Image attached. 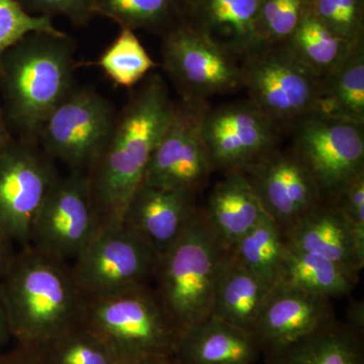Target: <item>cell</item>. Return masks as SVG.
Segmentation results:
<instances>
[{
    "instance_id": "cell-29",
    "label": "cell",
    "mask_w": 364,
    "mask_h": 364,
    "mask_svg": "<svg viewBox=\"0 0 364 364\" xmlns=\"http://www.w3.org/2000/svg\"><path fill=\"white\" fill-rule=\"evenodd\" d=\"M46 364H121L116 352L81 318L38 347Z\"/></svg>"
},
{
    "instance_id": "cell-23",
    "label": "cell",
    "mask_w": 364,
    "mask_h": 364,
    "mask_svg": "<svg viewBox=\"0 0 364 364\" xmlns=\"http://www.w3.org/2000/svg\"><path fill=\"white\" fill-rule=\"evenodd\" d=\"M272 287L232 254L218 282L210 316L253 332Z\"/></svg>"
},
{
    "instance_id": "cell-11",
    "label": "cell",
    "mask_w": 364,
    "mask_h": 364,
    "mask_svg": "<svg viewBox=\"0 0 364 364\" xmlns=\"http://www.w3.org/2000/svg\"><path fill=\"white\" fill-rule=\"evenodd\" d=\"M102 228L87 176L57 177L36 215L30 245L56 259L73 261Z\"/></svg>"
},
{
    "instance_id": "cell-13",
    "label": "cell",
    "mask_w": 364,
    "mask_h": 364,
    "mask_svg": "<svg viewBox=\"0 0 364 364\" xmlns=\"http://www.w3.org/2000/svg\"><path fill=\"white\" fill-rule=\"evenodd\" d=\"M59 174L53 159L28 141L0 150V226L20 247L30 245L36 215Z\"/></svg>"
},
{
    "instance_id": "cell-4",
    "label": "cell",
    "mask_w": 364,
    "mask_h": 364,
    "mask_svg": "<svg viewBox=\"0 0 364 364\" xmlns=\"http://www.w3.org/2000/svg\"><path fill=\"white\" fill-rule=\"evenodd\" d=\"M231 255L200 207L181 238L158 258L152 287L181 331L212 315L218 282Z\"/></svg>"
},
{
    "instance_id": "cell-18",
    "label": "cell",
    "mask_w": 364,
    "mask_h": 364,
    "mask_svg": "<svg viewBox=\"0 0 364 364\" xmlns=\"http://www.w3.org/2000/svg\"><path fill=\"white\" fill-rule=\"evenodd\" d=\"M289 247L317 254L337 263L358 277L364 253L344 215L329 200H323L284 231Z\"/></svg>"
},
{
    "instance_id": "cell-26",
    "label": "cell",
    "mask_w": 364,
    "mask_h": 364,
    "mask_svg": "<svg viewBox=\"0 0 364 364\" xmlns=\"http://www.w3.org/2000/svg\"><path fill=\"white\" fill-rule=\"evenodd\" d=\"M359 44H352L333 33L311 9L284 43L299 62L321 78L336 69Z\"/></svg>"
},
{
    "instance_id": "cell-1",
    "label": "cell",
    "mask_w": 364,
    "mask_h": 364,
    "mask_svg": "<svg viewBox=\"0 0 364 364\" xmlns=\"http://www.w3.org/2000/svg\"><path fill=\"white\" fill-rule=\"evenodd\" d=\"M174 105L161 74L152 73L117 114L109 140L86 174L102 226L122 223Z\"/></svg>"
},
{
    "instance_id": "cell-30",
    "label": "cell",
    "mask_w": 364,
    "mask_h": 364,
    "mask_svg": "<svg viewBox=\"0 0 364 364\" xmlns=\"http://www.w3.org/2000/svg\"><path fill=\"white\" fill-rule=\"evenodd\" d=\"M97 65L114 85L134 88L157 67L135 31L121 28L114 42L102 53Z\"/></svg>"
},
{
    "instance_id": "cell-41",
    "label": "cell",
    "mask_w": 364,
    "mask_h": 364,
    "mask_svg": "<svg viewBox=\"0 0 364 364\" xmlns=\"http://www.w3.org/2000/svg\"><path fill=\"white\" fill-rule=\"evenodd\" d=\"M121 364H176L173 358H151L126 361Z\"/></svg>"
},
{
    "instance_id": "cell-33",
    "label": "cell",
    "mask_w": 364,
    "mask_h": 364,
    "mask_svg": "<svg viewBox=\"0 0 364 364\" xmlns=\"http://www.w3.org/2000/svg\"><path fill=\"white\" fill-rule=\"evenodd\" d=\"M32 33H62L52 18L28 13L16 0H0V57Z\"/></svg>"
},
{
    "instance_id": "cell-40",
    "label": "cell",
    "mask_w": 364,
    "mask_h": 364,
    "mask_svg": "<svg viewBox=\"0 0 364 364\" xmlns=\"http://www.w3.org/2000/svg\"><path fill=\"white\" fill-rule=\"evenodd\" d=\"M14 140L11 133H9V126H7V119L4 114V107L0 105V150Z\"/></svg>"
},
{
    "instance_id": "cell-39",
    "label": "cell",
    "mask_w": 364,
    "mask_h": 364,
    "mask_svg": "<svg viewBox=\"0 0 364 364\" xmlns=\"http://www.w3.org/2000/svg\"><path fill=\"white\" fill-rule=\"evenodd\" d=\"M347 323L355 329L359 330V331H364V306L363 301H358V303L354 304L349 308Z\"/></svg>"
},
{
    "instance_id": "cell-34",
    "label": "cell",
    "mask_w": 364,
    "mask_h": 364,
    "mask_svg": "<svg viewBox=\"0 0 364 364\" xmlns=\"http://www.w3.org/2000/svg\"><path fill=\"white\" fill-rule=\"evenodd\" d=\"M329 202L346 218L359 250L364 253V172L345 186Z\"/></svg>"
},
{
    "instance_id": "cell-24",
    "label": "cell",
    "mask_w": 364,
    "mask_h": 364,
    "mask_svg": "<svg viewBox=\"0 0 364 364\" xmlns=\"http://www.w3.org/2000/svg\"><path fill=\"white\" fill-rule=\"evenodd\" d=\"M358 279L337 263L287 244L277 282L331 299L350 294Z\"/></svg>"
},
{
    "instance_id": "cell-38",
    "label": "cell",
    "mask_w": 364,
    "mask_h": 364,
    "mask_svg": "<svg viewBox=\"0 0 364 364\" xmlns=\"http://www.w3.org/2000/svg\"><path fill=\"white\" fill-rule=\"evenodd\" d=\"M14 342L11 336V328H9V318H7L6 308H4V299L0 291V352L9 348V345Z\"/></svg>"
},
{
    "instance_id": "cell-16",
    "label": "cell",
    "mask_w": 364,
    "mask_h": 364,
    "mask_svg": "<svg viewBox=\"0 0 364 364\" xmlns=\"http://www.w3.org/2000/svg\"><path fill=\"white\" fill-rule=\"evenodd\" d=\"M336 318L330 299L275 284L253 333L262 354L305 338Z\"/></svg>"
},
{
    "instance_id": "cell-36",
    "label": "cell",
    "mask_w": 364,
    "mask_h": 364,
    "mask_svg": "<svg viewBox=\"0 0 364 364\" xmlns=\"http://www.w3.org/2000/svg\"><path fill=\"white\" fill-rule=\"evenodd\" d=\"M0 364H46L38 347L14 343L0 352Z\"/></svg>"
},
{
    "instance_id": "cell-8",
    "label": "cell",
    "mask_w": 364,
    "mask_h": 364,
    "mask_svg": "<svg viewBox=\"0 0 364 364\" xmlns=\"http://www.w3.org/2000/svg\"><path fill=\"white\" fill-rule=\"evenodd\" d=\"M117 114L92 88H74L38 132L43 151L70 171L87 174L111 136Z\"/></svg>"
},
{
    "instance_id": "cell-37",
    "label": "cell",
    "mask_w": 364,
    "mask_h": 364,
    "mask_svg": "<svg viewBox=\"0 0 364 364\" xmlns=\"http://www.w3.org/2000/svg\"><path fill=\"white\" fill-rule=\"evenodd\" d=\"M13 239L11 238L6 230L0 226V279L6 274L11 261L14 259L16 250L14 249Z\"/></svg>"
},
{
    "instance_id": "cell-6",
    "label": "cell",
    "mask_w": 364,
    "mask_h": 364,
    "mask_svg": "<svg viewBox=\"0 0 364 364\" xmlns=\"http://www.w3.org/2000/svg\"><path fill=\"white\" fill-rule=\"evenodd\" d=\"M242 88L248 100L289 126L317 109L322 78L306 68L286 45L260 44L240 59Z\"/></svg>"
},
{
    "instance_id": "cell-17",
    "label": "cell",
    "mask_w": 364,
    "mask_h": 364,
    "mask_svg": "<svg viewBox=\"0 0 364 364\" xmlns=\"http://www.w3.org/2000/svg\"><path fill=\"white\" fill-rule=\"evenodd\" d=\"M198 208L193 193L155 188L142 182L127 205L122 223L159 258L181 238Z\"/></svg>"
},
{
    "instance_id": "cell-3",
    "label": "cell",
    "mask_w": 364,
    "mask_h": 364,
    "mask_svg": "<svg viewBox=\"0 0 364 364\" xmlns=\"http://www.w3.org/2000/svg\"><path fill=\"white\" fill-rule=\"evenodd\" d=\"M73 40L32 33L0 57V91L7 123L38 135L53 109L74 90Z\"/></svg>"
},
{
    "instance_id": "cell-19",
    "label": "cell",
    "mask_w": 364,
    "mask_h": 364,
    "mask_svg": "<svg viewBox=\"0 0 364 364\" xmlns=\"http://www.w3.org/2000/svg\"><path fill=\"white\" fill-rule=\"evenodd\" d=\"M261 0H186L182 23L240 60L260 45Z\"/></svg>"
},
{
    "instance_id": "cell-28",
    "label": "cell",
    "mask_w": 364,
    "mask_h": 364,
    "mask_svg": "<svg viewBox=\"0 0 364 364\" xmlns=\"http://www.w3.org/2000/svg\"><path fill=\"white\" fill-rule=\"evenodd\" d=\"M286 245L284 231L265 215L231 250L235 259L269 286H274L279 280Z\"/></svg>"
},
{
    "instance_id": "cell-12",
    "label": "cell",
    "mask_w": 364,
    "mask_h": 364,
    "mask_svg": "<svg viewBox=\"0 0 364 364\" xmlns=\"http://www.w3.org/2000/svg\"><path fill=\"white\" fill-rule=\"evenodd\" d=\"M163 68L181 100L208 102L242 90L240 60L186 23L162 36Z\"/></svg>"
},
{
    "instance_id": "cell-25",
    "label": "cell",
    "mask_w": 364,
    "mask_h": 364,
    "mask_svg": "<svg viewBox=\"0 0 364 364\" xmlns=\"http://www.w3.org/2000/svg\"><path fill=\"white\" fill-rule=\"evenodd\" d=\"M317 114L364 124V43L322 78Z\"/></svg>"
},
{
    "instance_id": "cell-10",
    "label": "cell",
    "mask_w": 364,
    "mask_h": 364,
    "mask_svg": "<svg viewBox=\"0 0 364 364\" xmlns=\"http://www.w3.org/2000/svg\"><path fill=\"white\" fill-rule=\"evenodd\" d=\"M208 102H176L148 163L143 183L198 196L215 171L203 134Z\"/></svg>"
},
{
    "instance_id": "cell-27",
    "label": "cell",
    "mask_w": 364,
    "mask_h": 364,
    "mask_svg": "<svg viewBox=\"0 0 364 364\" xmlns=\"http://www.w3.org/2000/svg\"><path fill=\"white\" fill-rule=\"evenodd\" d=\"M95 16L111 18L121 28L165 35L181 25L186 0H92Z\"/></svg>"
},
{
    "instance_id": "cell-9",
    "label": "cell",
    "mask_w": 364,
    "mask_h": 364,
    "mask_svg": "<svg viewBox=\"0 0 364 364\" xmlns=\"http://www.w3.org/2000/svg\"><path fill=\"white\" fill-rule=\"evenodd\" d=\"M293 149L325 200L364 172V124L311 112L294 123Z\"/></svg>"
},
{
    "instance_id": "cell-5",
    "label": "cell",
    "mask_w": 364,
    "mask_h": 364,
    "mask_svg": "<svg viewBox=\"0 0 364 364\" xmlns=\"http://www.w3.org/2000/svg\"><path fill=\"white\" fill-rule=\"evenodd\" d=\"M82 321L109 344L121 363L173 358L181 335L151 284L87 299Z\"/></svg>"
},
{
    "instance_id": "cell-22",
    "label": "cell",
    "mask_w": 364,
    "mask_h": 364,
    "mask_svg": "<svg viewBox=\"0 0 364 364\" xmlns=\"http://www.w3.org/2000/svg\"><path fill=\"white\" fill-rule=\"evenodd\" d=\"M263 354L265 364H364L363 332L335 318L305 338Z\"/></svg>"
},
{
    "instance_id": "cell-14",
    "label": "cell",
    "mask_w": 364,
    "mask_h": 364,
    "mask_svg": "<svg viewBox=\"0 0 364 364\" xmlns=\"http://www.w3.org/2000/svg\"><path fill=\"white\" fill-rule=\"evenodd\" d=\"M282 127L250 100L208 107L203 134L215 170L225 174L245 171L279 147Z\"/></svg>"
},
{
    "instance_id": "cell-15",
    "label": "cell",
    "mask_w": 364,
    "mask_h": 364,
    "mask_svg": "<svg viewBox=\"0 0 364 364\" xmlns=\"http://www.w3.org/2000/svg\"><path fill=\"white\" fill-rule=\"evenodd\" d=\"M242 173L282 231L324 200L317 181L291 148H275Z\"/></svg>"
},
{
    "instance_id": "cell-32",
    "label": "cell",
    "mask_w": 364,
    "mask_h": 364,
    "mask_svg": "<svg viewBox=\"0 0 364 364\" xmlns=\"http://www.w3.org/2000/svg\"><path fill=\"white\" fill-rule=\"evenodd\" d=\"M311 11L342 39L364 42V0H312Z\"/></svg>"
},
{
    "instance_id": "cell-35",
    "label": "cell",
    "mask_w": 364,
    "mask_h": 364,
    "mask_svg": "<svg viewBox=\"0 0 364 364\" xmlns=\"http://www.w3.org/2000/svg\"><path fill=\"white\" fill-rule=\"evenodd\" d=\"M28 13L63 16L74 26H85L95 14L92 0H16Z\"/></svg>"
},
{
    "instance_id": "cell-20",
    "label": "cell",
    "mask_w": 364,
    "mask_h": 364,
    "mask_svg": "<svg viewBox=\"0 0 364 364\" xmlns=\"http://www.w3.org/2000/svg\"><path fill=\"white\" fill-rule=\"evenodd\" d=\"M262 355L252 331L210 316L182 330L176 364H256Z\"/></svg>"
},
{
    "instance_id": "cell-2",
    "label": "cell",
    "mask_w": 364,
    "mask_h": 364,
    "mask_svg": "<svg viewBox=\"0 0 364 364\" xmlns=\"http://www.w3.org/2000/svg\"><path fill=\"white\" fill-rule=\"evenodd\" d=\"M14 343L40 347L82 318L85 299L70 264L28 245L0 279Z\"/></svg>"
},
{
    "instance_id": "cell-7",
    "label": "cell",
    "mask_w": 364,
    "mask_h": 364,
    "mask_svg": "<svg viewBox=\"0 0 364 364\" xmlns=\"http://www.w3.org/2000/svg\"><path fill=\"white\" fill-rule=\"evenodd\" d=\"M158 255L124 223L105 225L70 264L87 299L105 298L152 282Z\"/></svg>"
},
{
    "instance_id": "cell-21",
    "label": "cell",
    "mask_w": 364,
    "mask_h": 364,
    "mask_svg": "<svg viewBox=\"0 0 364 364\" xmlns=\"http://www.w3.org/2000/svg\"><path fill=\"white\" fill-rule=\"evenodd\" d=\"M203 208L210 227L229 248L267 215L240 172L225 174L215 183Z\"/></svg>"
},
{
    "instance_id": "cell-31",
    "label": "cell",
    "mask_w": 364,
    "mask_h": 364,
    "mask_svg": "<svg viewBox=\"0 0 364 364\" xmlns=\"http://www.w3.org/2000/svg\"><path fill=\"white\" fill-rule=\"evenodd\" d=\"M312 0H261L256 18L260 44H284L310 11Z\"/></svg>"
}]
</instances>
